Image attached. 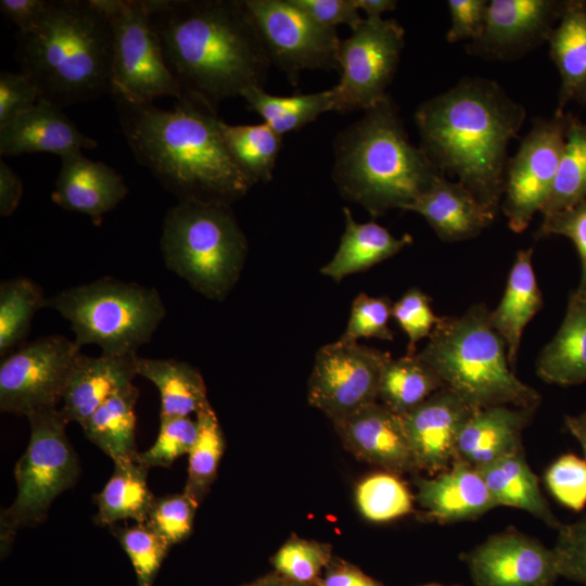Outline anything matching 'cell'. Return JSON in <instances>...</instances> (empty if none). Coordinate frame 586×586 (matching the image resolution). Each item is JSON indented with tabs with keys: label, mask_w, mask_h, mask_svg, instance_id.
I'll return each instance as SVG.
<instances>
[{
	"label": "cell",
	"mask_w": 586,
	"mask_h": 586,
	"mask_svg": "<svg viewBox=\"0 0 586 586\" xmlns=\"http://www.w3.org/2000/svg\"><path fill=\"white\" fill-rule=\"evenodd\" d=\"M534 410L507 405L475 409L459 433L458 459L481 469L519 450Z\"/></svg>",
	"instance_id": "cell-25"
},
{
	"label": "cell",
	"mask_w": 586,
	"mask_h": 586,
	"mask_svg": "<svg viewBox=\"0 0 586 586\" xmlns=\"http://www.w3.org/2000/svg\"><path fill=\"white\" fill-rule=\"evenodd\" d=\"M136 371L157 387L160 419L189 417L211 405L203 377L188 362L138 356Z\"/></svg>",
	"instance_id": "cell-31"
},
{
	"label": "cell",
	"mask_w": 586,
	"mask_h": 586,
	"mask_svg": "<svg viewBox=\"0 0 586 586\" xmlns=\"http://www.w3.org/2000/svg\"><path fill=\"white\" fill-rule=\"evenodd\" d=\"M61 160L52 201L100 225L103 216L128 194L122 176L105 163L88 158L82 151L72 152Z\"/></svg>",
	"instance_id": "cell-20"
},
{
	"label": "cell",
	"mask_w": 586,
	"mask_h": 586,
	"mask_svg": "<svg viewBox=\"0 0 586 586\" xmlns=\"http://www.w3.org/2000/svg\"><path fill=\"white\" fill-rule=\"evenodd\" d=\"M198 437V424L190 417L160 419L154 444L138 454L137 460L148 468H169L180 456L189 454Z\"/></svg>",
	"instance_id": "cell-44"
},
{
	"label": "cell",
	"mask_w": 586,
	"mask_h": 586,
	"mask_svg": "<svg viewBox=\"0 0 586 586\" xmlns=\"http://www.w3.org/2000/svg\"><path fill=\"white\" fill-rule=\"evenodd\" d=\"M27 419L29 442L14 469L16 497L0 517L2 555L18 530L38 525L47 518L53 500L73 487L80 474L78 457L66 435L68 422L60 409L36 410Z\"/></svg>",
	"instance_id": "cell-9"
},
{
	"label": "cell",
	"mask_w": 586,
	"mask_h": 586,
	"mask_svg": "<svg viewBox=\"0 0 586 586\" xmlns=\"http://www.w3.org/2000/svg\"><path fill=\"white\" fill-rule=\"evenodd\" d=\"M221 130L231 156L252 186L272 179L282 136L265 123L229 125L222 122Z\"/></svg>",
	"instance_id": "cell-37"
},
{
	"label": "cell",
	"mask_w": 586,
	"mask_h": 586,
	"mask_svg": "<svg viewBox=\"0 0 586 586\" xmlns=\"http://www.w3.org/2000/svg\"><path fill=\"white\" fill-rule=\"evenodd\" d=\"M358 11L366 14V18H380L387 11H393L397 7L394 0H354Z\"/></svg>",
	"instance_id": "cell-56"
},
{
	"label": "cell",
	"mask_w": 586,
	"mask_h": 586,
	"mask_svg": "<svg viewBox=\"0 0 586 586\" xmlns=\"http://www.w3.org/2000/svg\"><path fill=\"white\" fill-rule=\"evenodd\" d=\"M166 64L183 93L214 106L264 88L271 61L242 0H148Z\"/></svg>",
	"instance_id": "cell-1"
},
{
	"label": "cell",
	"mask_w": 586,
	"mask_h": 586,
	"mask_svg": "<svg viewBox=\"0 0 586 586\" xmlns=\"http://www.w3.org/2000/svg\"><path fill=\"white\" fill-rule=\"evenodd\" d=\"M112 52L111 26L94 0H49L38 26L17 34L22 73L60 107L110 92Z\"/></svg>",
	"instance_id": "cell-5"
},
{
	"label": "cell",
	"mask_w": 586,
	"mask_h": 586,
	"mask_svg": "<svg viewBox=\"0 0 586 586\" xmlns=\"http://www.w3.org/2000/svg\"><path fill=\"white\" fill-rule=\"evenodd\" d=\"M137 357L80 354L63 394V418L81 424L109 398L133 384Z\"/></svg>",
	"instance_id": "cell-24"
},
{
	"label": "cell",
	"mask_w": 586,
	"mask_h": 586,
	"mask_svg": "<svg viewBox=\"0 0 586 586\" xmlns=\"http://www.w3.org/2000/svg\"><path fill=\"white\" fill-rule=\"evenodd\" d=\"M40 100L34 82L22 72L0 74V126L31 109Z\"/></svg>",
	"instance_id": "cell-50"
},
{
	"label": "cell",
	"mask_w": 586,
	"mask_h": 586,
	"mask_svg": "<svg viewBox=\"0 0 586 586\" xmlns=\"http://www.w3.org/2000/svg\"><path fill=\"white\" fill-rule=\"evenodd\" d=\"M416 499L440 522L476 519L497 507L480 471L457 459L431 479H418Z\"/></svg>",
	"instance_id": "cell-22"
},
{
	"label": "cell",
	"mask_w": 586,
	"mask_h": 586,
	"mask_svg": "<svg viewBox=\"0 0 586 586\" xmlns=\"http://www.w3.org/2000/svg\"><path fill=\"white\" fill-rule=\"evenodd\" d=\"M464 562L473 586H552L560 576L552 549L515 531L489 536Z\"/></svg>",
	"instance_id": "cell-17"
},
{
	"label": "cell",
	"mask_w": 586,
	"mask_h": 586,
	"mask_svg": "<svg viewBox=\"0 0 586 586\" xmlns=\"http://www.w3.org/2000/svg\"><path fill=\"white\" fill-rule=\"evenodd\" d=\"M110 528L131 561L137 586H152L170 547L146 523Z\"/></svg>",
	"instance_id": "cell-41"
},
{
	"label": "cell",
	"mask_w": 586,
	"mask_h": 586,
	"mask_svg": "<svg viewBox=\"0 0 586 586\" xmlns=\"http://www.w3.org/2000/svg\"><path fill=\"white\" fill-rule=\"evenodd\" d=\"M526 117L522 104L483 77H464L417 109L420 149L497 215L505 190L509 142Z\"/></svg>",
	"instance_id": "cell-2"
},
{
	"label": "cell",
	"mask_w": 586,
	"mask_h": 586,
	"mask_svg": "<svg viewBox=\"0 0 586 586\" xmlns=\"http://www.w3.org/2000/svg\"><path fill=\"white\" fill-rule=\"evenodd\" d=\"M49 0H1V13L18 27V33H30L40 23Z\"/></svg>",
	"instance_id": "cell-53"
},
{
	"label": "cell",
	"mask_w": 586,
	"mask_h": 586,
	"mask_svg": "<svg viewBox=\"0 0 586 586\" xmlns=\"http://www.w3.org/2000/svg\"><path fill=\"white\" fill-rule=\"evenodd\" d=\"M532 258V247L517 252L504 295L498 306L489 310L491 324L505 341L513 370L523 331L543 306V295Z\"/></svg>",
	"instance_id": "cell-27"
},
{
	"label": "cell",
	"mask_w": 586,
	"mask_h": 586,
	"mask_svg": "<svg viewBox=\"0 0 586 586\" xmlns=\"http://www.w3.org/2000/svg\"><path fill=\"white\" fill-rule=\"evenodd\" d=\"M407 211L421 215L444 242L477 237L496 218L471 191L458 181L438 176Z\"/></svg>",
	"instance_id": "cell-23"
},
{
	"label": "cell",
	"mask_w": 586,
	"mask_h": 586,
	"mask_svg": "<svg viewBox=\"0 0 586 586\" xmlns=\"http://www.w3.org/2000/svg\"><path fill=\"white\" fill-rule=\"evenodd\" d=\"M247 106L257 113L280 136L302 129L326 112L334 111L331 89L290 97L267 93L264 88L252 87L241 95Z\"/></svg>",
	"instance_id": "cell-35"
},
{
	"label": "cell",
	"mask_w": 586,
	"mask_h": 586,
	"mask_svg": "<svg viewBox=\"0 0 586 586\" xmlns=\"http://www.w3.org/2000/svg\"><path fill=\"white\" fill-rule=\"evenodd\" d=\"M116 102L137 162L179 201L230 205L252 187L227 148L222 120L204 100L183 93L168 110Z\"/></svg>",
	"instance_id": "cell-3"
},
{
	"label": "cell",
	"mask_w": 586,
	"mask_h": 586,
	"mask_svg": "<svg viewBox=\"0 0 586 586\" xmlns=\"http://www.w3.org/2000/svg\"><path fill=\"white\" fill-rule=\"evenodd\" d=\"M549 492L563 506L581 511L586 506V461L574 454L559 457L546 471Z\"/></svg>",
	"instance_id": "cell-47"
},
{
	"label": "cell",
	"mask_w": 586,
	"mask_h": 586,
	"mask_svg": "<svg viewBox=\"0 0 586 586\" xmlns=\"http://www.w3.org/2000/svg\"><path fill=\"white\" fill-rule=\"evenodd\" d=\"M569 238L576 247L581 260V279L575 292L586 294V202L561 213L544 217L536 238L549 235Z\"/></svg>",
	"instance_id": "cell-49"
},
{
	"label": "cell",
	"mask_w": 586,
	"mask_h": 586,
	"mask_svg": "<svg viewBox=\"0 0 586 586\" xmlns=\"http://www.w3.org/2000/svg\"><path fill=\"white\" fill-rule=\"evenodd\" d=\"M97 146L98 142L80 132L62 107L43 99L0 126V154L4 156L51 153L63 157Z\"/></svg>",
	"instance_id": "cell-21"
},
{
	"label": "cell",
	"mask_w": 586,
	"mask_h": 586,
	"mask_svg": "<svg viewBox=\"0 0 586 586\" xmlns=\"http://www.w3.org/2000/svg\"><path fill=\"white\" fill-rule=\"evenodd\" d=\"M44 294L39 284L16 277L0 284V354L3 355L28 333L35 313L43 308Z\"/></svg>",
	"instance_id": "cell-39"
},
{
	"label": "cell",
	"mask_w": 586,
	"mask_h": 586,
	"mask_svg": "<svg viewBox=\"0 0 586 586\" xmlns=\"http://www.w3.org/2000/svg\"><path fill=\"white\" fill-rule=\"evenodd\" d=\"M477 470L497 507L524 510L556 530L562 525L544 498L522 448Z\"/></svg>",
	"instance_id": "cell-30"
},
{
	"label": "cell",
	"mask_w": 586,
	"mask_h": 586,
	"mask_svg": "<svg viewBox=\"0 0 586 586\" xmlns=\"http://www.w3.org/2000/svg\"><path fill=\"white\" fill-rule=\"evenodd\" d=\"M334 140L332 178L342 196L373 218L407 208L442 174L413 145L387 94Z\"/></svg>",
	"instance_id": "cell-4"
},
{
	"label": "cell",
	"mask_w": 586,
	"mask_h": 586,
	"mask_svg": "<svg viewBox=\"0 0 586 586\" xmlns=\"http://www.w3.org/2000/svg\"><path fill=\"white\" fill-rule=\"evenodd\" d=\"M259 586H311L308 584H302L297 583L288 578H279V577H271V578H264L260 579Z\"/></svg>",
	"instance_id": "cell-58"
},
{
	"label": "cell",
	"mask_w": 586,
	"mask_h": 586,
	"mask_svg": "<svg viewBox=\"0 0 586 586\" xmlns=\"http://www.w3.org/2000/svg\"><path fill=\"white\" fill-rule=\"evenodd\" d=\"M112 30L111 90L116 101L153 104L157 98H182L183 90L168 68L142 0H94Z\"/></svg>",
	"instance_id": "cell-10"
},
{
	"label": "cell",
	"mask_w": 586,
	"mask_h": 586,
	"mask_svg": "<svg viewBox=\"0 0 586 586\" xmlns=\"http://www.w3.org/2000/svg\"><path fill=\"white\" fill-rule=\"evenodd\" d=\"M71 323L75 343L97 345L102 355H137L166 315L157 290L112 277L63 290L46 298Z\"/></svg>",
	"instance_id": "cell-8"
},
{
	"label": "cell",
	"mask_w": 586,
	"mask_h": 586,
	"mask_svg": "<svg viewBox=\"0 0 586 586\" xmlns=\"http://www.w3.org/2000/svg\"><path fill=\"white\" fill-rule=\"evenodd\" d=\"M80 347L63 335L37 339L0 365V410L27 417L62 402Z\"/></svg>",
	"instance_id": "cell-13"
},
{
	"label": "cell",
	"mask_w": 586,
	"mask_h": 586,
	"mask_svg": "<svg viewBox=\"0 0 586 586\" xmlns=\"http://www.w3.org/2000/svg\"><path fill=\"white\" fill-rule=\"evenodd\" d=\"M23 194V182L15 170L0 162V215L8 217L17 208Z\"/></svg>",
	"instance_id": "cell-55"
},
{
	"label": "cell",
	"mask_w": 586,
	"mask_h": 586,
	"mask_svg": "<svg viewBox=\"0 0 586 586\" xmlns=\"http://www.w3.org/2000/svg\"><path fill=\"white\" fill-rule=\"evenodd\" d=\"M417 355L446 388L474 409L499 405L535 409L539 403L538 392L514 374L507 345L483 303L461 316L441 317Z\"/></svg>",
	"instance_id": "cell-6"
},
{
	"label": "cell",
	"mask_w": 586,
	"mask_h": 586,
	"mask_svg": "<svg viewBox=\"0 0 586 586\" xmlns=\"http://www.w3.org/2000/svg\"><path fill=\"white\" fill-rule=\"evenodd\" d=\"M322 26L347 25L355 30L364 21L354 0H292Z\"/></svg>",
	"instance_id": "cell-52"
},
{
	"label": "cell",
	"mask_w": 586,
	"mask_h": 586,
	"mask_svg": "<svg viewBox=\"0 0 586 586\" xmlns=\"http://www.w3.org/2000/svg\"><path fill=\"white\" fill-rule=\"evenodd\" d=\"M549 55L560 75L558 105L564 113L569 102L586 105V1L565 0L562 15L548 41Z\"/></svg>",
	"instance_id": "cell-26"
},
{
	"label": "cell",
	"mask_w": 586,
	"mask_h": 586,
	"mask_svg": "<svg viewBox=\"0 0 586 586\" xmlns=\"http://www.w3.org/2000/svg\"><path fill=\"white\" fill-rule=\"evenodd\" d=\"M586 202V123L569 113L565 143L551 193L542 208L544 217Z\"/></svg>",
	"instance_id": "cell-36"
},
{
	"label": "cell",
	"mask_w": 586,
	"mask_h": 586,
	"mask_svg": "<svg viewBox=\"0 0 586 586\" xmlns=\"http://www.w3.org/2000/svg\"><path fill=\"white\" fill-rule=\"evenodd\" d=\"M135 384L102 404L80 426L87 438L114 462L137 460Z\"/></svg>",
	"instance_id": "cell-33"
},
{
	"label": "cell",
	"mask_w": 586,
	"mask_h": 586,
	"mask_svg": "<svg viewBox=\"0 0 586 586\" xmlns=\"http://www.w3.org/2000/svg\"><path fill=\"white\" fill-rule=\"evenodd\" d=\"M271 61L295 86L305 69H337L341 39L292 0H242Z\"/></svg>",
	"instance_id": "cell-12"
},
{
	"label": "cell",
	"mask_w": 586,
	"mask_h": 586,
	"mask_svg": "<svg viewBox=\"0 0 586 586\" xmlns=\"http://www.w3.org/2000/svg\"><path fill=\"white\" fill-rule=\"evenodd\" d=\"M196 415L198 437L189 455L183 493L200 505L214 483L225 450V437L211 405Z\"/></svg>",
	"instance_id": "cell-38"
},
{
	"label": "cell",
	"mask_w": 586,
	"mask_h": 586,
	"mask_svg": "<svg viewBox=\"0 0 586 586\" xmlns=\"http://www.w3.org/2000/svg\"><path fill=\"white\" fill-rule=\"evenodd\" d=\"M343 214L345 229L339 249L320 269L322 275L336 282L391 258L413 241L408 233L396 238L373 221L357 222L348 207H343Z\"/></svg>",
	"instance_id": "cell-29"
},
{
	"label": "cell",
	"mask_w": 586,
	"mask_h": 586,
	"mask_svg": "<svg viewBox=\"0 0 586 586\" xmlns=\"http://www.w3.org/2000/svg\"><path fill=\"white\" fill-rule=\"evenodd\" d=\"M260 584V579L255 582V583H252V584H249V585H244V586H259Z\"/></svg>",
	"instance_id": "cell-60"
},
{
	"label": "cell",
	"mask_w": 586,
	"mask_h": 586,
	"mask_svg": "<svg viewBox=\"0 0 586 586\" xmlns=\"http://www.w3.org/2000/svg\"><path fill=\"white\" fill-rule=\"evenodd\" d=\"M160 243L167 268L215 301L232 290L247 254L230 205L220 203L179 201L165 215Z\"/></svg>",
	"instance_id": "cell-7"
},
{
	"label": "cell",
	"mask_w": 586,
	"mask_h": 586,
	"mask_svg": "<svg viewBox=\"0 0 586 586\" xmlns=\"http://www.w3.org/2000/svg\"><path fill=\"white\" fill-rule=\"evenodd\" d=\"M316 586H383L378 581L345 562H330Z\"/></svg>",
	"instance_id": "cell-54"
},
{
	"label": "cell",
	"mask_w": 586,
	"mask_h": 586,
	"mask_svg": "<svg viewBox=\"0 0 586 586\" xmlns=\"http://www.w3.org/2000/svg\"><path fill=\"white\" fill-rule=\"evenodd\" d=\"M149 468L138 460L114 462V471L93 500L94 522L112 526L122 520L144 523L155 496L148 485Z\"/></svg>",
	"instance_id": "cell-32"
},
{
	"label": "cell",
	"mask_w": 586,
	"mask_h": 586,
	"mask_svg": "<svg viewBox=\"0 0 586 586\" xmlns=\"http://www.w3.org/2000/svg\"><path fill=\"white\" fill-rule=\"evenodd\" d=\"M198 506L183 492L155 497L144 523L171 547L190 536Z\"/></svg>",
	"instance_id": "cell-43"
},
{
	"label": "cell",
	"mask_w": 586,
	"mask_h": 586,
	"mask_svg": "<svg viewBox=\"0 0 586 586\" xmlns=\"http://www.w3.org/2000/svg\"><path fill=\"white\" fill-rule=\"evenodd\" d=\"M388 352L358 342H336L316 354L308 380V403L332 422L377 403L382 370Z\"/></svg>",
	"instance_id": "cell-15"
},
{
	"label": "cell",
	"mask_w": 586,
	"mask_h": 586,
	"mask_svg": "<svg viewBox=\"0 0 586 586\" xmlns=\"http://www.w3.org/2000/svg\"><path fill=\"white\" fill-rule=\"evenodd\" d=\"M331 561L328 544L294 536L275 553L272 565L282 577L311 585Z\"/></svg>",
	"instance_id": "cell-42"
},
{
	"label": "cell",
	"mask_w": 586,
	"mask_h": 586,
	"mask_svg": "<svg viewBox=\"0 0 586 586\" xmlns=\"http://www.w3.org/2000/svg\"><path fill=\"white\" fill-rule=\"evenodd\" d=\"M487 4L485 0H448L450 27L446 40L454 43L476 39L484 25Z\"/></svg>",
	"instance_id": "cell-51"
},
{
	"label": "cell",
	"mask_w": 586,
	"mask_h": 586,
	"mask_svg": "<svg viewBox=\"0 0 586 586\" xmlns=\"http://www.w3.org/2000/svg\"><path fill=\"white\" fill-rule=\"evenodd\" d=\"M444 384L416 354L386 361L380 379L379 399L393 412L405 416Z\"/></svg>",
	"instance_id": "cell-34"
},
{
	"label": "cell",
	"mask_w": 586,
	"mask_h": 586,
	"mask_svg": "<svg viewBox=\"0 0 586 586\" xmlns=\"http://www.w3.org/2000/svg\"><path fill=\"white\" fill-rule=\"evenodd\" d=\"M566 429L576 438L582 447L586 461V413L581 416H568L564 420Z\"/></svg>",
	"instance_id": "cell-57"
},
{
	"label": "cell",
	"mask_w": 586,
	"mask_h": 586,
	"mask_svg": "<svg viewBox=\"0 0 586 586\" xmlns=\"http://www.w3.org/2000/svg\"><path fill=\"white\" fill-rule=\"evenodd\" d=\"M557 531L552 551L559 575L586 586V515Z\"/></svg>",
	"instance_id": "cell-48"
},
{
	"label": "cell",
	"mask_w": 586,
	"mask_h": 586,
	"mask_svg": "<svg viewBox=\"0 0 586 586\" xmlns=\"http://www.w3.org/2000/svg\"><path fill=\"white\" fill-rule=\"evenodd\" d=\"M431 297L418 288H411L392 306V318L408 337L407 353H417V344L429 337L440 318L432 308Z\"/></svg>",
	"instance_id": "cell-46"
},
{
	"label": "cell",
	"mask_w": 586,
	"mask_h": 586,
	"mask_svg": "<svg viewBox=\"0 0 586 586\" xmlns=\"http://www.w3.org/2000/svg\"><path fill=\"white\" fill-rule=\"evenodd\" d=\"M360 513L372 522H387L412 511V496L395 473L385 471L362 479L355 492Z\"/></svg>",
	"instance_id": "cell-40"
},
{
	"label": "cell",
	"mask_w": 586,
	"mask_h": 586,
	"mask_svg": "<svg viewBox=\"0 0 586 586\" xmlns=\"http://www.w3.org/2000/svg\"><path fill=\"white\" fill-rule=\"evenodd\" d=\"M564 5L565 0H492L481 34L466 50L488 61L518 60L548 41Z\"/></svg>",
	"instance_id": "cell-16"
},
{
	"label": "cell",
	"mask_w": 586,
	"mask_h": 586,
	"mask_svg": "<svg viewBox=\"0 0 586 586\" xmlns=\"http://www.w3.org/2000/svg\"><path fill=\"white\" fill-rule=\"evenodd\" d=\"M421 586H446V585H442V584H437V583H431V584L421 585ZM451 586H458V585H451Z\"/></svg>",
	"instance_id": "cell-59"
},
{
	"label": "cell",
	"mask_w": 586,
	"mask_h": 586,
	"mask_svg": "<svg viewBox=\"0 0 586 586\" xmlns=\"http://www.w3.org/2000/svg\"><path fill=\"white\" fill-rule=\"evenodd\" d=\"M569 113L536 118L508 161L500 208L509 228L523 232L547 202L565 143Z\"/></svg>",
	"instance_id": "cell-14"
},
{
	"label": "cell",
	"mask_w": 586,
	"mask_h": 586,
	"mask_svg": "<svg viewBox=\"0 0 586 586\" xmlns=\"http://www.w3.org/2000/svg\"><path fill=\"white\" fill-rule=\"evenodd\" d=\"M333 424L344 447L359 460L395 474L416 470L403 416L383 404L367 405Z\"/></svg>",
	"instance_id": "cell-19"
},
{
	"label": "cell",
	"mask_w": 586,
	"mask_h": 586,
	"mask_svg": "<svg viewBox=\"0 0 586 586\" xmlns=\"http://www.w3.org/2000/svg\"><path fill=\"white\" fill-rule=\"evenodd\" d=\"M536 373L550 384L586 381V294H571L559 330L537 358Z\"/></svg>",
	"instance_id": "cell-28"
},
{
	"label": "cell",
	"mask_w": 586,
	"mask_h": 586,
	"mask_svg": "<svg viewBox=\"0 0 586 586\" xmlns=\"http://www.w3.org/2000/svg\"><path fill=\"white\" fill-rule=\"evenodd\" d=\"M392 306L391 300L386 296L358 294L353 301L346 329L339 340L358 342L359 339L374 337L392 341L394 334L388 327Z\"/></svg>",
	"instance_id": "cell-45"
},
{
	"label": "cell",
	"mask_w": 586,
	"mask_h": 586,
	"mask_svg": "<svg viewBox=\"0 0 586 586\" xmlns=\"http://www.w3.org/2000/svg\"><path fill=\"white\" fill-rule=\"evenodd\" d=\"M474 410L444 387L403 416L416 470L442 472L458 459V436Z\"/></svg>",
	"instance_id": "cell-18"
},
{
	"label": "cell",
	"mask_w": 586,
	"mask_h": 586,
	"mask_svg": "<svg viewBox=\"0 0 586 586\" xmlns=\"http://www.w3.org/2000/svg\"><path fill=\"white\" fill-rule=\"evenodd\" d=\"M405 46V30L395 20L364 18L340 42L339 84L331 88L334 111L346 114L368 110L382 101Z\"/></svg>",
	"instance_id": "cell-11"
}]
</instances>
